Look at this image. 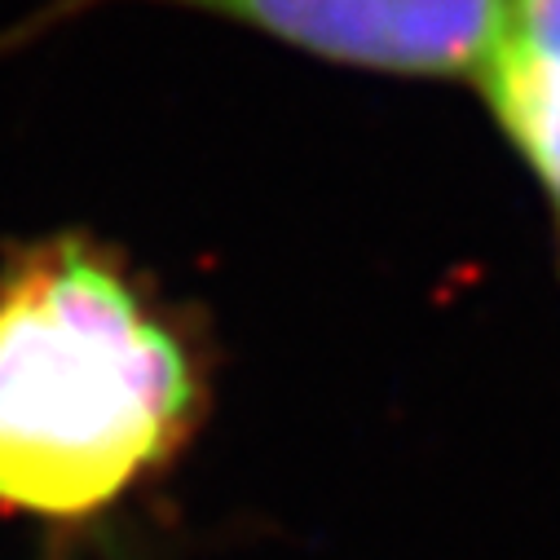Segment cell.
Instances as JSON below:
<instances>
[{
	"label": "cell",
	"mask_w": 560,
	"mask_h": 560,
	"mask_svg": "<svg viewBox=\"0 0 560 560\" xmlns=\"http://www.w3.org/2000/svg\"><path fill=\"white\" fill-rule=\"evenodd\" d=\"M199 375L110 256L54 243L0 283V508L84 521L177 455Z\"/></svg>",
	"instance_id": "6da1fadb"
},
{
	"label": "cell",
	"mask_w": 560,
	"mask_h": 560,
	"mask_svg": "<svg viewBox=\"0 0 560 560\" xmlns=\"http://www.w3.org/2000/svg\"><path fill=\"white\" fill-rule=\"evenodd\" d=\"M327 62L459 80L490 62L508 0H173Z\"/></svg>",
	"instance_id": "7a4b0ae2"
},
{
	"label": "cell",
	"mask_w": 560,
	"mask_h": 560,
	"mask_svg": "<svg viewBox=\"0 0 560 560\" xmlns=\"http://www.w3.org/2000/svg\"><path fill=\"white\" fill-rule=\"evenodd\" d=\"M481 89L560 225V0H508Z\"/></svg>",
	"instance_id": "3957f363"
}]
</instances>
